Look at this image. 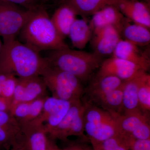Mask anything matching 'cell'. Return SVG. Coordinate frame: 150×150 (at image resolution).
<instances>
[{"mask_svg":"<svg viewBox=\"0 0 150 150\" xmlns=\"http://www.w3.org/2000/svg\"><path fill=\"white\" fill-rule=\"evenodd\" d=\"M41 76L53 97L70 102L81 99L84 90L74 75L51 66Z\"/></svg>","mask_w":150,"mask_h":150,"instance_id":"cell-5","label":"cell"},{"mask_svg":"<svg viewBox=\"0 0 150 150\" xmlns=\"http://www.w3.org/2000/svg\"><path fill=\"white\" fill-rule=\"evenodd\" d=\"M141 70L133 63L112 56L103 61L96 76H113L124 81L134 77Z\"/></svg>","mask_w":150,"mask_h":150,"instance_id":"cell-11","label":"cell"},{"mask_svg":"<svg viewBox=\"0 0 150 150\" xmlns=\"http://www.w3.org/2000/svg\"><path fill=\"white\" fill-rule=\"evenodd\" d=\"M84 103V131L91 143H100L121 134L111 113L90 101Z\"/></svg>","mask_w":150,"mask_h":150,"instance_id":"cell-4","label":"cell"},{"mask_svg":"<svg viewBox=\"0 0 150 150\" xmlns=\"http://www.w3.org/2000/svg\"><path fill=\"white\" fill-rule=\"evenodd\" d=\"M121 32L125 40L137 46L146 45L150 43L149 28L141 25L131 23L128 21L123 25Z\"/></svg>","mask_w":150,"mask_h":150,"instance_id":"cell-23","label":"cell"},{"mask_svg":"<svg viewBox=\"0 0 150 150\" xmlns=\"http://www.w3.org/2000/svg\"><path fill=\"white\" fill-rule=\"evenodd\" d=\"M46 58L51 67L74 75L81 82L88 80L103 62L102 56L94 52L69 47L52 51Z\"/></svg>","mask_w":150,"mask_h":150,"instance_id":"cell-3","label":"cell"},{"mask_svg":"<svg viewBox=\"0 0 150 150\" xmlns=\"http://www.w3.org/2000/svg\"><path fill=\"white\" fill-rule=\"evenodd\" d=\"M72 102L48 96L40 115L31 122L43 125V129L48 134L62 121Z\"/></svg>","mask_w":150,"mask_h":150,"instance_id":"cell-9","label":"cell"},{"mask_svg":"<svg viewBox=\"0 0 150 150\" xmlns=\"http://www.w3.org/2000/svg\"><path fill=\"white\" fill-rule=\"evenodd\" d=\"M16 135L12 132L0 126V149H10L14 143L21 136Z\"/></svg>","mask_w":150,"mask_h":150,"instance_id":"cell-29","label":"cell"},{"mask_svg":"<svg viewBox=\"0 0 150 150\" xmlns=\"http://www.w3.org/2000/svg\"><path fill=\"white\" fill-rule=\"evenodd\" d=\"M18 80V78L12 74L0 73V96L11 103Z\"/></svg>","mask_w":150,"mask_h":150,"instance_id":"cell-27","label":"cell"},{"mask_svg":"<svg viewBox=\"0 0 150 150\" xmlns=\"http://www.w3.org/2000/svg\"><path fill=\"white\" fill-rule=\"evenodd\" d=\"M81 150H87L85 149H83V148H81Z\"/></svg>","mask_w":150,"mask_h":150,"instance_id":"cell-36","label":"cell"},{"mask_svg":"<svg viewBox=\"0 0 150 150\" xmlns=\"http://www.w3.org/2000/svg\"><path fill=\"white\" fill-rule=\"evenodd\" d=\"M77 14L71 7L64 3L57 9L51 18L56 30L64 39L69 35L70 28Z\"/></svg>","mask_w":150,"mask_h":150,"instance_id":"cell-20","label":"cell"},{"mask_svg":"<svg viewBox=\"0 0 150 150\" xmlns=\"http://www.w3.org/2000/svg\"><path fill=\"white\" fill-rule=\"evenodd\" d=\"M130 150H150V139H135L131 137Z\"/></svg>","mask_w":150,"mask_h":150,"instance_id":"cell-30","label":"cell"},{"mask_svg":"<svg viewBox=\"0 0 150 150\" xmlns=\"http://www.w3.org/2000/svg\"><path fill=\"white\" fill-rule=\"evenodd\" d=\"M11 106V102L0 96V110L9 112Z\"/></svg>","mask_w":150,"mask_h":150,"instance_id":"cell-33","label":"cell"},{"mask_svg":"<svg viewBox=\"0 0 150 150\" xmlns=\"http://www.w3.org/2000/svg\"><path fill=\"white\" fill-rule=\"evenodd\" d=\"M138 94L140 109L149 115L150 111V76L147 72L140 81Z\"/></svg>","mask_w":150,"mask_h":150,"instance_id":"cell-26","label":"cell"},{"mask_svg":"<svg viewBox=\"0 0 150 150\" xmlns=\"http://www.w3.org/2000/svg\"><path fill=\"white\" fill-rule=\"evenodd\" d=\"M48 90L41 76L24 79L18 78L10 109L19 103L30 102L48 96Z\"/></svg>","mask_w":150,"mask_h":150,"instance_id":"cell-10","label":"cell"},{"mask_svg":"<svg viewBox=\"0 0 150 150\" xmlns=\"http://www.w3.org/2000/svg\"><path fill=\"white\" fill-rule=\"evenodd\" d=\"M42 1H48V0H42Z\"/></svg>","mask_w":150,"mask_h":150,"instance_id":"cell-37","label":"cell"},{"mask_svg":"<svg viewBox=\"0 0 150 150\" xmlns=\"http://www.w3.org/2000/svg\"><path fill=\"white\" fill-rule=\"evenodd\" d=\"M18 35L19 41L38 53L69 47L41 6L34 10Z\"/></svg>","mask_w":150,"mask_h":150,"instance_id":"cell-2","label":"cell"},{"mask_svg":"<svg viewBox=\"0 0 150 150\" xmlns=\"http://www.w3.org/2000/svg\"><path fill=\"white\" fill-rule=\"evenodd\" d=\"M110 113L115 118L121 134L135 139H150L149 116L148 114L141 110Z\"/></svg>","mask_w":150,"mask_h":150,"instance_id":"cell-8","label":"cell"},{"mask_svg":"<svg viewBox=\"0 0 150 150\" xmlns=\"http://www.w3.org/2000/svg\"><path fill=\"white\" fill-rule=\"evenodd\" d=\"M23 142L28 150H49L51 141L43 125L33 122L21 124Z\"/></svg>","mask_w":150,"mask_h":150,"instance_id":"cell-15","label":"cell"},{"mask_svg":"<svg viewBox=\"0 0 150 150\" xmlns=\"http://www.w3.org/2000/svg\"><path fill=\"white\" fill-rule=\"evenodd\" d=\"M93 150H101L99 148L97 147L93 146Z\"/></svg>","mask_w":150,"mask_h":150,"instance_id":"cell-35","label":"cell"},{"mask_svg":"<svg viewBox=\"0 0 150 150\" xmlns=\"http://www.w3.org/2000/svg\"><path fill=\"white\" fill-rule=\"evenodd\" d=\"M115 6L129 21L150 28V9L146 3L138 0H118Z\"/></svg>","mask_w":150,"mask_h":150,"instance_id":"cell-14","label":"cell"},{"mask_svg":"<svg viewBox=\"0 0 150 150\" xmlns=\"http://www.w3.org/2000/svg\"><path fill=\"white\" fill-rule=\"evenodd\" d=\"M3 47V42L1 40V36H0V56H1V54L2 50Z\"/></svg>","mask_w":150,"mask_h":150,"instance_id":"cell-34","label":"cell"},{"mask_svg":"<svg viewBox=\"0 0 150 150\" xmlns=\"http://www.w3.org/2000/svg\"><path fill=\"white\" fill-rule=\"evenodd\" d=\"M0 126L16 135H20L21 134L20 123L8 111L0 110Z\"/></svg>","mask_w":150,"mask_h":150,"instance_id":"cell-28","label":"cell"},{"mask_svg":"<svg viewBox=\"0 0 150 150\" xmlns=\"http://www.w3.org/2000/svg\"><path fill=\"white\" fill-rule=\"evenodd\" d=\"M121 34L118 29L112 26L93 30L92 45L94 52L101 56L112 54L121 39Z\"/></svg>","mask_w":150,"mask_h":150,"instance_id":"cell-12","label":"cell"},{"mask_svg":"<svg viewBox=\"0 0 150 150\" xmlns=\"http://www.w3.org/2000/svg\"><path fill=\"white\" fill-rule=\"evenodd\" d=\"M123 86V85H122ZM115 90L98 100L95 103L110 113H121L122 110L123 88Z\"/></svg>","mask_w":150,"mask_h":150,"instance_id":"cell-24","label":"cell"},{"mask_svg":"<svg viewBox=\"0 0 150 150\" xmlns=\"http://www.w3.org/2000/svg\"><path fill=\"white\" fill-rule=\"evenodd\" d=\"M47 97L30 102L19 103L11 108L9 112L21 124L31 122L40 115Z\"/></svg>","mask_w":150,"mask_h":150,"instance_id":"cell-19","label":"cell"},{"mask_svg":"<svg viewBox=\"0 0 150 150\" xmlns=\"http://www.w3.org/2000/svg\"><path fill=\"white\" fill-rule=\"evenodd\" d=\"M131 137L118 134L100 143H92L101 150H130Z\"/></svg>","mask_w":150,"mask_h":150,"instance_id":"cell-25","label":"cell"},{"mask_svg":"<svg viewBox=\"0 0 150 150\" xmlns=\"http://www.w3.org/2000/svg\"><path fill=\"white\" fill-rule=\"evenodd\" d=\"M138 46L126 40L121 39L115 47L113 56L134 64L147 72L150 67V60L140 51Z\"/></svg>","mask_w":150,"mask_h":150,"instance_id":"cell-16","label":"cell"},{"mask_svg":"<svg viewBox=\"0 0 150 150\" xmlns=\"http://www.w3.org/2000/svg\"></svg>","mask_w":150,"mask_h":150,"instance_id":"cell-38","label":"cell"},{"mask_svg":"<svg viewBox=\"0 0 150 150\" xmlns=\"http://www.w3.org/2000/svg\"><path fill=\"white\" fill-rule=\"evenodd\" d=\"M34 11L6 0H0V36L3 42L16 40Z\"/></svg>","mask_w":150,"mask_h":150,"instance_id":"cell-6","label":"cell"},{"mask_svg":"<svg viewBox=\"0 0 150 150\" xmlns=\"http://www.w3.org/2000/svg\"><path fill=\"white\" fill-rule=\"evenodd\" d=\"M85 105L81 99L72 103L69 109L62 121L47 135L51 139L66 141L70 136L83 137L84 115Z\"/></svg>","mask_w":150,"mask_h":150,"instance_id":"cell-7","label":"cell"},{"mask_svg":"<svg viewBox=\"0 0 150 150\" xmlns=\"http://www.w3.org/2000/svg\"><path fill=\"white\" fill-rule=\"evenodd\" d=\"M51 66L46 58L16 39L3 42L0 56V73L20 79L42 76Z\"/></svg>","mask_w":150,"mask_h":150,"instance_id":"cell-1","label":"cell"},{"mask_svg":"<svg viewBox=\"0 0 150 150\" xmlns=\"http://www.w3.org/2000/svg\"><path fill=\"white\" fill-rule=\"evenodd\" d=\"M118 0H65L77 15H92L96 12L108 6H115Z\"/></svg>","mask_w":150,"mask_h":150,"instance_id":"cell-22","label":"cell"},{"mask_svg":"<svg viewBox=\"0 0 150 150\" xmlns=\"http://www.w3.org/2000/svg\"><path fill=\"white\" fill-rule=\"evenodd\" d=\"M123 83V81L113 76H96L87 90L90 98L89 101L95 103L104 96L121 87Z\"/></svg>","mask_w":150,"mask_h":150,"instance_id":"cell-18","label":"cell"},{"mask_svg":"<svg viewBox=\"0 0 150 150\" xmlns=\"http://www.w3.org/2000/svg\"><path fill=\"white\" fill-rule=\"evenodd\" d=\"M89 25L93 31L95 30L112 26L121 32L124 25L129 21L115 6L105 7L92 15Z\"/></svg>","mask_w":150,"mask_h":150,"instance_id":"cell-13","label":"cell"},{"mask_svg":"<svg viewBox=\"0 0 150 150\" xmlns=\"http://www.w3.org/2000/svg\"><path fill=\"white\" fill-rule=\"evenodd\" d=\"M11 150H28L23 142L22 135L14 143Z\"/></svg>","mask_w":150,"mask_h":150,"instance_id":"cell-32","label":"cell"},{"mask_svg":"<svg viewBox=\"0 0 150 150\" xmlns=\"http://www.w3.org/2000/svg\"><path fill=\"white\" fill-rule=\"evenodd\" d=\"M146 72L144 70H140L130 79L123 81L121 113L141 110L138 98V88L142 77Z\"/></svg>","mask_w":150,"mask_h":150,"instance_id":"cell-17","label":"cell"},{"mask_svg":"<svg viewBox=\"0 0 150 150\" xmlns=\"http://www.w3.org/2000/svg\"><path fill=\"white\" fill-rule=\"evenodd\" d=\"M6 1L30 10H35L41 6L38 4L39 0H6Z\"/></svg>","mask_w":150,"mask_h":150,"instance_id":"cell-31","label":"cell"},{"mask_svg":"<svg viewBox=\"0 0 150 150\" xmlns=\"http://www.w3.org/2000/svg\"><path fill=\"white\" fill-rule=\"evenodd\" d=\"M92 34V30L87 22L84 19L76 18L70 28L68 36L73 46L82 50L91 40Z\"/></svg>","mask_w":150,"mask_h":150,"instance_id":"cell-21","label":"cell"}]
</instances>
